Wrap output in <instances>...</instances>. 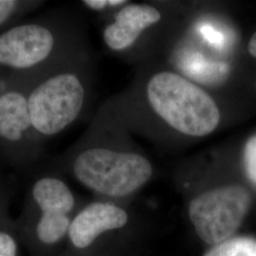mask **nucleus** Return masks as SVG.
I'll list each match as a JSON object with an SVG mask.
<instances>
[{
    "mask_svg": "<svg viewBox=\"0 0 256 256\" xmlns=\"http://www.w3.org/2000/svg\"><path fill=\"white\" fill-rule=\"evenodd\" d=\"M76 58L78 34L63 10L28 16L0 32V78L30 80Z\"/></svg>",
    "mask_w": 256,
    "mask_h": 256,
    "instance_id": "obj_1",
    "label": "nucleus"
},
{
    "mask_svg": "<svg viewBox=\"0 0 256 256\" xmlns=\"http://www.w3.org/2000/svg\"><path fill=\"white\" fill-rule=\"evenodd\" d=\"M79 58L25 80L32 126L46 144L81 117L88 99Z\"/></svg>",
    "mask_w": 256,
    "mask_h": 256,
    "instance_id": "obj_2",
    "label": "nucleus"
},
{
    "mask_svg": "<svg viewBox=\"0 0 256 256\" xmlns=\"http://www.w3.org/2000/svg\"><path fill=\"white\" fill-rule=\"evenodd\" d=\"M147 99L156 114L174 130L204 137L218 126L220 112L207 92L178 74L162 72L147 84Z\"/></svg>",
    "mask_w": 256,
    "mask_h": 256,
    "instance_id": "obj_3",
    "label": "nucleus"
},
{
    "mask_svg": "<svg viewBox=\"0 0 256 256\" xmlns=\"http://www.w3.org/2000/svg\"><path fill=\"white\" fill-rule=\"evenodd\" d=\"M68 156L75 178L84 187L110 198L137 191L150 180L152 165L142 156L102 144L76 148Z\"/></svg>",
    "mask_w": 256,
    "mask_h": 256,
    "instance_id": "obj_4",
    "label": "nucleus"
},
{
    "mask_svg": "<svg viewBox=\"0 0 256 256\" xmlns=\"http://www.w3.org/2000/svg\"><path fill=\"white\" fill-rule=\"evenodd\" d=\"M250 204L247 189L236 184L225 185L194 198L188 214L198 236L214 247L232 238L245 218Z\"/></svg>",
    "mask_w": 256,
    "mask_h": 256,
    "instance_id": "obj_5",
    "label": "nucleus"
},
{
    "mask_svg": "<svg viewBox=\"0 0 256 256\" xmlns=\"http://www.w3.org/2000/svg\"><path fill=\"white\" fill-rule=\"evenodd\" d=\"M45 147L30 120L26 82L19 81L0 93V156L14 164H28Z\"/></svg>",
    "mask_w": 256,
    "mask_h": 256,
    "instance_id": "obj_6",
    "label": "nucleus"
},
{
    "mask_svg": "<svg viewBox=\"0 0 256 256\" xmlns=\"http://www.w3.org/2000/svg\"><path fill=\"white\" fill-rule=\"evenodd\" d=\"M30 196L41 212L36 226L37 238L42 243L52 245L68 232L75 198L64 180L54 176L37 178L32 186Z\"/></svg>",
    "mask_w": 256,
    "mask_h": 256,
    "instance_id": "obj_7",
    "label": "nucleus"
},
{
    "mask_svg": "<svg viewBox=\"0 0 256 256\" xmlns=\"http://www.w3.org/2000/svg\"><path fill=\"white\" fill-rule=\"evenodd\" d=\"M128 222V212L122 208L108 202H93L72 220L68 236L75 247L84 248L102 232L120 229Z\"/></svg>",
    "mask_w": 256,
    "mask_h": 256,
    "instance_id": "obj_8",
    "label": "nucleus"
},
{
    "mask_svg": "<svg viewBox=\"0 0 256 256\" xmlns=\"http://www.w3.org/2000/svg\"><path fill=\"white\" fill-rule=\"evenodd\" d=\"M162 19L158 10L146 4H129L115 14L114 21L106 25L102 38L113 52H122L132 46L140 34Z\"/></svg>",
    "mask_w": 256,
    "mask_h": 256,
    "instance_id": "obj_9",
    "label": "nucleus"
},
{
    "mask_svg": "<svg viewBox=\"0 0 256 256\" xmlns=\"http://www.w3.org/2000/svg\"><path fill=\"white\" fill-rule=\"evenodd\" d=\"M45 3L43 0H0V32L27 18Z\"/></svg>",
    "mask_w": 256,
    "mask_h": 256,
    "instance_id": "obj_10",
    "label": "nucleus"
},
{
    "mask_svg": "<svg viewBox=\"0 0 256 256\" xmlns=\"http://www.w3.org/2000/svg\"><path fill=\"white\" fill-rule=\"evenodd\" d=\"M203 256H256V240L247 236L230 238L210 247Z\"/></svg>",
    "mask_w": 256,
    "mask_h": 256,
    "instance_id": "obj_11",
    "label": "nucleus"
},
{
    "mask_svg": "<svg viewBox=\"0 0 256 256\" xmlns=\"http://www.w3.org/2000/svg\"><path fill=\"white\" fill-rule=\"evenodd\" d=\"M244 162L248 178L256 185V136L250 138L246 144Z\"/></svg>",
    "mask_w": 256,
    "mask_h": 256,
    "instance_id": "obj_12",
    "label": "nucleus"
},
{
    "mask_svg": "<svg viewBox=\"0 0 256 256\" xmlns=\"http://www.w3.org/2000/svg\"><path fill=\"white\" fill-rule=\"evenodd\" d=\"M128 1L126 0H84L82 4L88 9L93 12H106V10L113 9L124 6Z\"/></svg>",
    "mask_w": 256,
    "mask_h": 256,
    "instance_id": "obj_13",
    "label": "nucleus"
},
{
    "mask_svg": "<svg viewBox=\"0 0 256 256\" xmlns=\"http://www.w3.org/2000/svg\"><path fill=\"white\" fill-rule=\"evenodd\" d=\"M16 243L5 232H0V256H16Z\"/></svg>",
    "mask_w": 256,
    "mask_h": 256,
    "instance_id": "obj_14",
    "label": "nucleus"
},
{
    "mask_svg": "<svg viewBox=\"0 0 256 256\" xmlns=\"http://www.w3.org/2000/svg\"><path fill=\"white\" fill-rule=\"evenodd\" d=\"M248 50L250 54L256 58V32L250 40V43H248Z\"/></svg>",
    "mask_w": 256,
    "mask_h": 256,
    "instance_id": "obj_15",
    "label": "nucleus"
}]
</instances>
